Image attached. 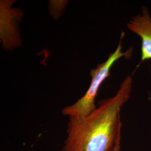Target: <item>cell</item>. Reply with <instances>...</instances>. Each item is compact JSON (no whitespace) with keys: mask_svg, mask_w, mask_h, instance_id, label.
Here are the masks:
<instances>
[{"mask_svg":"<svg viewBox=\"0 0 151 151\" xmlns=\"http://www.w3.org/2000/svg\"><path fill=\"white\" fill-rule=\"evenodd\" d=\"M121 135H122L119 136L116 140V142L114 147L113 151H121Z\"/></svg>","mask_w":151,"mask_h":151,"instance_id":"5","label":"cell"},{"mask_svg":"<svg viewBox=\"0 0 151 151\" xmlns=\"http://www.w3.org/2000/svg\"><path fill=\"white\" fill-rule=\"evenodd\" d=\"M14 1H1V7L5 9L10 21L4 15L1 14V22L10 25L9 30L3 34H1L2 46L6 50H11L16 48L22 43L20 34L18 32L17 22L22 17V11L19 9L12 8Z\"/></svg>","mask_w":151,"mask_h":151,"instance_id":"3","label":"cell"},{"mask_svg":"<svg viewBox=\"0 0 151 151\" xmlns=\"http://www.w3.org/2000/svg\"><path fill=\"white\" fill-rule=\"evenodd\" d=\"M127 27L141 39V60H151V17L148 9L143 7L141 13L131 19Z\"/></svg>","mask_w":151,"mask_h":151,"instance_id":"4","label":"cell"},{"mask_svg":"<svg viewBox=\"0 0 151 151\" xmlns=\"http://www.w3.org/2000/svg\"><path fill=\"white\" fill-rule=\"evenodd\" d=\"M124 37V32H122L115 50L109 54L106 61L99 64L96 68L91 70V80L86 92L75 103L63 108L62 110V114L63 115L68 116L69 118H82L88 116L95 110L96 106L95 101L99 88L103 82L110 76L112 66L121 58L125 57L128 58L132 55V51L130 49L124 53L122 52V42Z\"/></svg>","mask_w":151,"mask_h":151,"instance_id":"2","label":"cell"},{"mask_svg":"<svg viewBox=\"0 0 151 151\" xmlns=\"http://www.w3.org/2000/svg\"><path fill=\"white\" fill-rule=\"evenodd\" d=\"M133 79L128 76L111 97L99 101L88 116L70 117L67 137L60 151H113L122 135L120 111L129 99Z\"/></svg>","mask_w":151,"mask_h":151,"instance_id":"1","label":"cell"}]
</instances>
